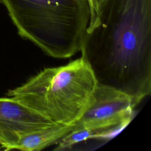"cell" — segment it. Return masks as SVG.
Segmentation results:
<instances>
[{
    "label": "cell",
    "instance_id": "5b68a950",
    "mask_svg": "<svg viewBox=\"0 0 151 151\" xmlns=\"http://www.w3.org/2000/svg\"><path fill=\"white\" fill-rule=\"evenodd\" d=\"M56 124L11 97H0V145L13 150L22 135Z\"/></svg>",
    "mask_w": 151,
    "mask_h": 151
},
{
    "label": "cell",
    "instance_id": "52a82bcc",
    "mask_svg": "<svg viewBox=\"0 0 151 151\" xmlns=\"http://www.w3.org/2000/svg\"><path fill=\"white\" fill-rule=\"evenodd\" d=\"M88 1L91 8L90 22L99 14L100 8L104 0H88Z\"/></svg>",
    "mask_w": 151,
    "mask_h": 151
},
{
    "label": "cell",
    "instance_id": "7a4b0ae2",
    "mask_svg": "<svg viewBox=\"0 0 151 151\" xmlns=\"http://www.w3.org/2000/svg\"><path fill=\"white\" fill-rule=\"evenodd\" d=\"M18 34L55 58L80 51L91 18L88 0H0Z\"/></svg>",
    "mask_w": 151,
    "mask_h": 151
},
{
    "label": "cell",
    "instance_id": "3957f363",
    "mask_svg": "<svg viewBox=\"0 0 151 151\" xmlns=\"http://www.w3.org/2000/svg\"><path fill=\"white\" fill-rule=\"evenodd\" d=\"M97 82L81 57L68 64L45 68L6 93L56 124L77 121L90 104Z\"/></svg>",
    "mask_w": 151,
    "mask_h": 151
},
{
    "label": "cell",
    "instance_id": "ba28073f",
    "mask_svg": "<svg viewBox=\"0 0 151 151\" xmlns=\"http://www.w3.org/2000/svg\"><path fill=\"white\" fill-rule=\"evenodd\" d=\"M2 149V147H1V145H0V150Z\"/></svg>",
    "mask_w": 151,
    "mask_h": 151
},
{
    "label": "cell",
    "instance_id": "277c9868",
    "mask_svg": "<svg viewBox=\"0 0 151 151\" xmlns=\"http://www.w3.org/2000/svg\"><path fill=\"white\" fill-rule=\"evenodd\" d=\"M134 108L128 95L97 83L90 104L73 130L103 129L115 136L132 120Z\"/></svg>",
    "mask_w": 151,
    "mask_h": 151
},
{
    "label": "cell",
    "instance_id": "8992f818",
    "mask_svg": "<svg viewBox=\"0 0 151 151\" xmlns=\"http://www.w3.org/2000/svg\"><path fill=\"white\" fill-rule=\"evenodd\" d=\"M75 123L65 125L56 124L39 130L27 133L19 137L14 149L23 151H38L50 145L57 144L70 133Z\"/></svg>",
    "mask_w": 151,
    "mask_h": 151
},
{
    "label": "cell",
    "instance_id": "6da1fadb",
    "mask_svg": "<svg viewBox=\"0 0 151 151\" xmlns=\"http://www.w3.org/2000/svg\"><path fill=\"white\" fill-rule=\"evenodd\" d=\"M80 51L97 83L126 94L136 107L151 93V0H104Z\"/></svg>",
    "mask_w": 151,
    "mask_h": 151
}]
</instances>
